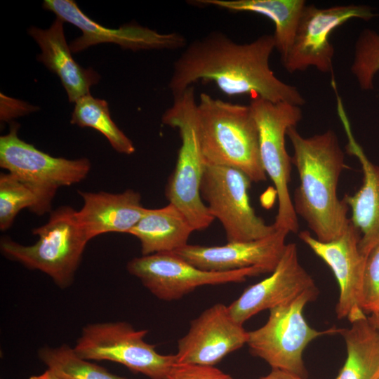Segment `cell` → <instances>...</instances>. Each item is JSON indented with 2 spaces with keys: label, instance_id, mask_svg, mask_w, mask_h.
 Listing matches in <instances>:
<instances>
[{
  "label": "cell",
  "instance_id": "obj_26",
  "mask_svg": "<svg viewBox=\"0 0 379 379\" xmlns=\"http://www.w3.org/2000/svg\"><path fill=\"white\" fill-rule=\"evenodd\" d=\"M38 354L48 368L61 379H127L81 358L74 348L66 344L41 347Z\"/></svg>",
  "mask_w": 379,
  "mask_h": 379
},
{
  "label": "cell",
  "instance_id": "obj_17",
  "mask_svg": "<svg viewBox=\"0 0 379 379\" xmlns=\"http://www.w3.org/2000/svg\"><path fill=\"white\" fill-rule=\"evenodd\" d=\"M288 233L276 229L270 235L258 240L215 246L187 244L173 253L205 271L229 272L256 266L272 273L282 256Z\"/></svg>",
  "mask_w": 379,
  "mask_h": 379
},
{
  "label": "cell",
  "instance_id": "obj_2",
  "mask_svg": "<svg viewBox=\"0 0 379 379\" xmlns=\"http://www.w3.org/2000/svg\"><path fill=\"white\" fill-rule=\"evenodd\" d=\"M286 135L293 147L291 161L300 178L293 197L295 212L305 220L317 239L331 241L350 223L347 216L349 207L337 192L340 174L346 167L337 135L328 130L305 138L291 127Z\"/></svg>",
  "mask_w": 379,
  "mask_h": 379
},
{
  "label": "cell",
  "instance_id": "obj_20",
  "mask_svg": "<svg viewBox=\"0 0 379 379\" xmlns=\"http://www.w3.org/2000/svg\"><path fill=\"white\" fill-rule=\"evenodd\" d=\"M350 143V149L360 161L364 178L359 190L343 199L351 209L350 219L361 234L359 250L366 258L379 243V166L368 159L353 139Z\"/></svg>",
  "mask_w": 379,
  "mask_h": 379
},
{
  "label": "cell",
  "instance_id": "obj_9",
  "mask_svg": "<svg viewBox=\"0 0 379 379\" xmlns=\"http://www.w3.org/2000/svg\"><path fill=\"white\" fill-rule=\"evenodd\" d=\"M251 182L237 168L206 163L201 197L210 214L223 226L228 242L258 240L276 230L251 206L248 193Z\"/></svg>",
  "mask_w": 379,
  "mask_h": 379
},
{
  "label": "cell",
  "instance_id": "obj_6",
  "mask_svg": "<svg viewBox=\"0 0 379 379\" xmlns=\"http://www.w3.org/2000/svg\"><path fill=\"white\" fill-rule=\"evenodd\" d=\"M249 107L258 131L261 162L277 194L278 211L273 225L296 233L298 220L288 192L292 161L285 138L288 129L295 127L302 119L301 108L260 98H252Z\"/></svg>",
  "mask_w": 379,
  "mask_h": 379
},
{
  "label": "cell",
  "instance_id": "obj_8",
  "mask_svg": "<svg viewBox=\"0 0 379 379\" xmlns=\"http://www.w3.org/2000/svg\"><path fill=\"white\" fill-rule=\"evenodd\" d=\"M147 333L125 321L91 324L82 328L73 348L82 359L111 361L150 379H166L175 354H159L144 340Z\"/></svg>",
  "mask_w": 379,
  "mask_h": 379
},
{
  "label": "cell",
  "instance_id": "obj_14",
  "mask_svg": "<svg viewBox=\"0 0 379 379\" xmlns=\"http://www.w3.org/2000/svg\"><path fill=\"white\" fill-rule=\"evenodd\" d=\"M248 340V331L234 319L228 306L216 303L193 319L178 340L176 363L214 366Z\"/></svg>",
  "mask_w": 379,
  "mask_h": 379
},
{
  "label": "cell",
  "instance_id": "obj_23",
  "mask_svg": "<svg viewBox=\"0 0 379 379\" xmlns=\"http://www.w3.org/2000/svg\"><path fill=\"white\" fill-rule=\"evenodd\" d=\"M339 333L347 357L335 379H379V333L365 315L350 322Z\"/></svg>",
  "mask_w": 379,
  "mask_h": 379
},
{
  "label": "cell",
  "instance_id": "obj_21",
  "mask_svg": "<svg viewBox=\"0 0 379 379\" xmlns=\"http://www.w3.org/2000/svg\"><path fill=\"white\" fill-rule=\"evenodd\" d=\"M195 231L185 215L172 204L147 208L129 234L140 242L142 255L173 252L187 245Z\"/></svg>",
  "mask_w": 379,
  "mask_h": 379
},
{
  "label": "cell",
  "instance_id": "obj_10",
  "mask_svg": "<svg viewBox=\"0 0 379 379\" xmlns=\"http://www.w3.org/2000/svg\"><path fill=\"white\" fill-rule=\"evenodd\" d=\"M126 269L152 294L165 301L180 299L200 286L242 282L247 277L266 273L256 266L229 272L205 271L173 252L134 258L128 262Z\"/></svg>",
  "mask_w": 379,
  "mask_h": 379
},
{
  "label": "cell",
  "instance_id": "obj_25",
  "mask_svg": "<svg viewBox=\"0 0 379 379\" xmlns=\"http://www.w3.org/2000/svg\"><path fill=\"white\" fill-rule=\"evenodd\" d=\"M71 124L79 127H89L102 133L114 150L124 154H132L135 150L133 142L119 128L111 118L107 102L95 98L91 94L75 102Z\"/></svg>",
  "mask_w": 379,
  "mask_h": 379
},
{
  "label": "cell",
  "instance_id": "obj_5",
  "mask_svg": "<svg viewBox=\"0 0 379 379\" xmlns=\"http://www.w3.org/2000/svg\"><path fill=\"white\" fill-rule=\"evenodd\" d=\"M38 236L32 245H22L8 237H1L2 254L28 269L49 276L62 288L69 286L90 241L81 229L77 211L62 206L51 213L48 220L32 230Z\"/></svg>",
  "mask_w": 379,
  "mask_h": 379
},
{
  "label": "cell",
  "instance_id": "obj_7",
  "mask_svg": "<svg viewBox=\"0 0 379 379\" xmlns=\"http://www.w3.org/2000/svg\"><path fill=\"white\" fill-rule=\"evenodd\" d=\"M318 289L308 291L294 300L270 310L267 322L248 331L247 345L251 353L265 361L272 368L288 371L305 378L302 354L314 339L339 333L338 328L317 331L305 320V305L314 301Z\"/></svg>",
  "mask_w": 379,
  "mask_h": 379
},
{
  "label": "cell",
  "instance_id": "obj_27",
  "mask_svg": "<svg viewBox=\"0 0 379 379\" xmlns=\"http://www.w3.org/2000/svg\"><path fill=\"white\" fill-rule=\"evenodd\" d=\"M350 70L362 90L373 88V77L379 71V32L371 29L361 32Z\"/></svg>",
  "mask_w": 379,
  "mask_h": 379
},
{
  "label": "cell",
  "instance_id": "obj_28",
  "mask_svg": "<svg viewBox=\"0 0 379 379\" xmlns=\"http://www.w3.org/2000/svg\"><path fill=\"white\" fill-rule=\"evenodd\" d=\"M359 302L364 313L379 312V243L366 258Z\"/></svg>",
  "mask_w": 379,
  "mask_h": 379
},
{
  "label": "cell",
  "instance_id": "obj_4",
  "mask_svg": "<svg viewBox=\"0 0 379 379\" xmlns=\"http://www.w3.org/2000/svg\"><path fill=\"white\" fill-rule=\"evenodd\" d=\"M195 89L191 86L173 95V102L161 117L164 124L178 129L181 145L165 195L185 215L194 230L207 229L215 220L204 203L200 186L206 161L197 123Z\"/></svg>",
  "mask_w": 379,
  "mask_h": 379
},
{
  "label": "cell",
  "instance_id": "obj_30",
  "mask_svg": "<svg viewBox=\"0 0 379 379\" xmlns=\"http://www.w3.org/2000/svg\"><path fill=\"white\" fill-rule=\"evenodd\" d=\"M260 379H305V378L288 371L272 368L269 374Z\"/></svg>",
  "mask_w": 379,
  "mask_h": 379
},
{
  "label": "cell",
  "instance_id": "obj_18",
  "mask_svg": "<svg viewBox=\"0 0 379 379\" xmlns=\"http://www.w3.org/2000/svg\"><path fill=\"white\" fill-rule=\"evenodd\" d=\"M84 205L77 211L78 222L89 240L109 232L129 234L146 211L140 193L79 192Z\"/></svg>",
  "mask_w": 379,
  "mask_h": 379
},
{
  "label": "cell",
  "instance_id": "obj_3",
  "mask_svg": "<svg viewBox=\"0 0 379 379\" xmlns=\"http://www.w3.org/2000/svg\"><path fill=\"white\" fill-rule=\"evenodd\" d=\"M197 123L206 163L237 168L251 182L266 180L258 131L249 105L203 93L197 105Z\"/></svg>",
  "mask_w": 379,
  "mask_h": 379
},
{
  "label": "cell",
  "instance_id": "obj_13",
  "mask_svg": "<svg viewBox=\"0 0 379 379\" xmlns=\"http://www.w3.org/2000/svg\"><path fill=\"white\" fill-rule=\"evenodd\" d=\"M43 8L81 30L82 35L69 44L73 53L101 43H113L133 51L175 50L184 48L187 45L185 37L178 32L159 33L135 24L125 25L118 29L106 28L86 15L72 0H45Z\"/></svg>",
  "mask_w": 379,
  "mask_h": 379
},
{
  "label": "cell",
  "instance_id": "obj_15",
  "mask_svg": "<svg viewBox=\"0 0 379 379\" xmlns=\"http://www.w3.org/2000/svg\"><path fill=\"white\" fill-rule=\"evenodd\" d=\"M299 237L328 265L338 281V319L347 318L351 322L365 315L359 302L366 258L359 247L361 234L351 220L346 230L331 241H319L307 231L301 232Z\"/></svg>",
  "mask_w": 379,
  "mask_h": 379
},
{
  "label": "cell",
  "instance_id": "obj_11",
  "mask_svg": "<svg viewBox=\"0 0 379 379\" xmlns=\"http://www.w3.org/2000/svg\"><path fill=\"white\" fill-rule=\"evenodd\" d=\"M20 125L12 122L8 133L0 137V166L34 187L51 201L58 189L84 180L91 170L86 158L54 157L18 135Z\"/></svg>",
  "mask_w": 379,
  "mask_h": 379
},
{
  "label": "cell",
  "instance_id": "obj_24",
  "mask_svg": "<svg viewBox=\"0 0 379 379\" xmlns=\"http://www.w3.org/2000/svg\"><path fill=\"white\" fill-rule=\"evenodd\" d=\"M52 201L34 187L10 173L0 175V230L5 231L13 225L23 208L39 215L49 212Z\"/></svg>",
  "mask_w": 379,
  "mask_h": 379
},
{
  "label": "cell",
  "instance_id": "obj_19",
  "mask_svg": "<svg viewBox=\"0 0 379 379\" xmlns=\"http://www.w3.org/2000/svg\"><path fill=\"white\" fill-rule=\"evenodd\" d=\"M63 23L57 18L48 29L31 27L28 33L41 48L37 60L58 75L69 101L76 102L90 94L91 86L98 83L100 77L93 69H84L74 60L65 39Z\"/></svg>",
  "mask_w": 379,
  "mask_h": 379
},
{
  "label": "cell",
  "instance_id": "obj_16",
  "mask_svg": "<svg viewBox=\"0 0 379 379\" xmlns=\"http://www.w3.org/2000/svg\"><path fill=\"white\" fill-rule=\"evenodd\" d=\"M317 289L314 279L300 263L296 244L289 243L271 274L246 288L228 309L234 319L243 325L261 311L270 310Z\"/></svg>",
  "mask_w": 379,
  "mask_h": 379
},
{
  "label": "cell",
  "instance_id": "obj_32",
  "mask_svg": "<svg viewBox=\"0 0 379 379\" xmlns=\"http://www.w3.org/2000/svg\"><path fill=\"white\" fill-rule=\"evenodd\" d=\"M368 318L370 322L373 324V326L379 333V312L371 314V316Z\"/></svg>",
  "mask_w": 379,
  "mask_h": 379
},
{
  "label": "cell",
  "instance_id": "obj_12",
  "mask_svg": "<svg viewBox=\"0 0 379 379\" xmlns=\"http://www.w3.org/2000/svg\"><path fill=\"white\" fill-rule=\"evenodd\" d=\"M377 15L366 5H340L318 8L306 5L300 16L293 44L281 61L287 72L293 73L314 67L323 73L333 72L334 48L331 33L353 18L368 20Z\"/></svg>",
  "mask_w": 379,
  "mask_h": 379
},
{
  "label": "cell",
  "instance_id": "obj_31",
  "mask_svg": "<svg viewBox=\"0 0 379 379\" xmlns=\"http://www.w3.org/2000/svg\"><path fill=\"white\" fill-rule=\"evenodd\" d=\"M28 379H61L53 371L47 369L42 374L38 375H32Z\"/></svg>",
  "mask_w": 379,
  "mask_h": 379
},
{
  "label": "cell",
  "instance_id": "obj_1",
  "mask_svg": "<svg viewBox=\"0 0 379 379\" xmlns=\"http://www.w3.org/2000/svg\"><path fill=\"white\" fill-rule=\"evenodd\" d=\"M274 49L272 34L239 44L221 31H211L184 48L173 62L168 88L175 95L197 81H211L228 95L305 105L298 88L278 79L270 68Z\"/></svg>",
  "mask_w": 379,
  "mask_h": 379
},
{
  "label": "cell",
  "instance_id": "obj_22",
  "mask_svg": "<svg viewBox=\"0 0 379 379\" xmlns=\"http://www.w3.org/2000/svg\"><path fill=\"white\" fill-rule=\"evenodd\" d=\"M194 4L235 12H251L268 18L274 25L275 49L283 61L293 44L304 0H197Z\"/></svg>",
  "mask_w": 379,
  "mask_h": 379
},
{
  "label": "cell",
  "instance_id": "obj_29",
  "mask_svg": "<svg viewBox=\"0 0 379 379\" xmlns=\"http://www.w3.org/2000/svg\"><path fill=\"white\" fill-rule=\"evenodd\" d=\"M166 379H232V378L214 366L175 363L168 371Z\"/></svg>",
  "mask_w": 379,
  "mask_h": 379
}]
</instances>
